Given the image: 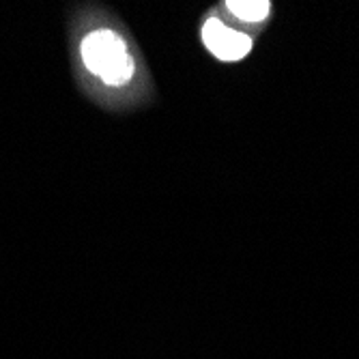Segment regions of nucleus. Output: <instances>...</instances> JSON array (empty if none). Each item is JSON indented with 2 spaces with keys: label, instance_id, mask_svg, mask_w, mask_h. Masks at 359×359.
<instances>
[{
  "label": "nucleus",
  "instance_id": "obj_3",
  "mask_svg": "<svg viewBox=\"0 0 359 359\" xmlns=\"http://www.w3.org/2000/svg\"><path fill=\"white\" fill-rule=\"evenodd\" d=\"M228 11L233 15H237L243 22H260L269 15V3L267 0H228L226 3Z\"/></svg>",
  "mask_w": 359,
  "mask_h": 359
},
{
  "label": "nucleus",
  "instance_id": "obj_1",
  "mask_svg": "<svg viewBox=\"0 0 359 359\" xmlns=\"http://www.w3.org/2000/svg\"><path fill=\"white\" fill-rule=\"evenodd\" d=\"M82 60L86 69L110 86H121L132 80L136 65L127 54L125 41L112 30H93L82 41Z\"/></svg>",
  "mask_w": 359,
  "mask_h": 359
},
{
  "label": "nucleus",
  "instance_id": "obj_2",
  "mask_svg": "<svg viewBox=\"0 0 359 359\" xmlns=\"http://www.w3.org/2000/svg\"><path fill=\"white\" fill-rule=\"evenodd\" d=\"M203 41L207 50L219 60H239L252 50V41L243 32L224 26L219 20H209L203 28Z\"/></svg>",
  "mask_w": 359,
  "mask_h": 359
}]
</instances>
